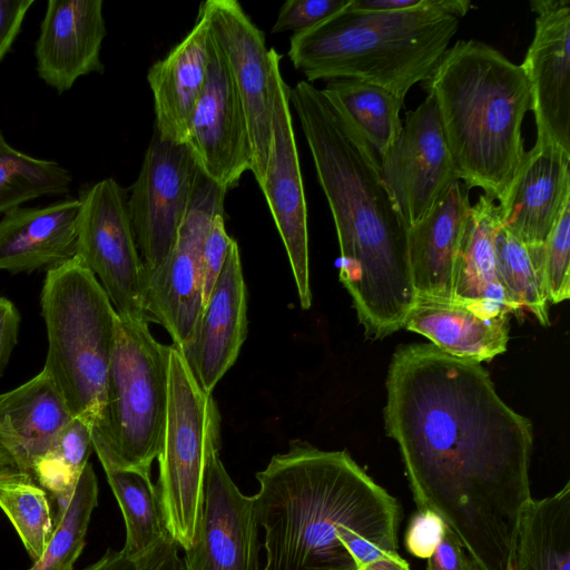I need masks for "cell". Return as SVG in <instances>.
<instances>
[{"label": "cell", "mask_w": 570, "mask_h": 570, "mask_svg": "<svg viewBox=\"0 0 570 570\" xmlns=\"http://www.w3.org/2000/svg\"><path fill=\"white\" fill-rule=\"evenodd\" d=\"M383 413L419 510L443 520L473 570H510L532 499L531 422L502 401L481 363L430 343L395 351Z\"/></svg>", "instance_id": "6da1fadb"}, {"label": "cell", "mask_w": 570, "mask_h": 570, "mask_svg": "<svg viewBox=\"0 0 570 570\" xmlns=\"http://www.w3.org/2000/svg\"><path fill=\"white\" fill-rule=\"evenodd\" d=\"M336 228L340 281L371 340L404 326L416 302L409 229L371 147L306 80L289 90Z\"/></svg>", "instance_id": "7a4b0ae2"}, {"label": "cell", "mask_w": 570, "mask_h": 570, "mask_svg": "<svg viewBox=\"0 0 570 570\" xmlns=\"http://www.w3.org/2000/svg\"><path fill=\"white\" fill-rule=\"evenodd\" d=\"M256 479L257 519L265 531L262 570H355L338 540L342 529L397 552L399 502L346 451L295 441Z\"/></svg>", "instance_id": "3957f363"}, {"label": "cell", "mask_w": 570, "mask_h": 570, "mask_svg": "<svg viewBox=\"0 0 570 570\" xmlns=\"http://www.w3.org/2000/svg\"><path fill=\"white\" fill-rule=\"evenodd\" d=\"M423 87L434 98L458 179L500 202L525 154L521 127L531 92L521 65L484 42L458 40Z\"/></svg>", "instance_id": "277c9868"}, {"label": "cell", "mask_w": 570, "mask_h": 570, "mask_svg": "<svg viewBox=\"0 0 570 570\" xmlns=\"http://www.w3.org/2000/svg\"><path fill=\"white\" fill-rule=\"evenodd\" d=\"M471 7L466 0H424L413 9L374 11L351 0L312 29L293 33L287 55L309 83L361 80L404 100L430 78Z\"/></svg>", "instance_id": "5b68a950"}, {"label": "cell", "mask_w": 570, "mask_h": 570, "mask_svg": "<svg viewBox=\"0 0 570 570\" xmlns=\"http://www.w3.org/2000/svg\"><path fill=\"white\" fill-rule=\"evenodd\" d=\"M40 304L48 337L42 371L72 416L94 426L104 404L118 314L77 256L47 271Z\"/></svg>", "instance_id": "8992f818"}, {"label": "cell", "mask_w": 570, "mask_h": 570, "mask_svg": "<svg viewBox=\"0 0 570 570\" xmlns=\"http://www.w3.org/2000/svg\"><path fill=\"white\" fill-rule=\"evenodd\" d=\"M145 318L118 316L104 404L92 444L104 469L150 470L167 416L170 345L159 343Z\"/></svg>", "instance_id": "52a82bcc"}, {"label": "cell", "mask_w": 570, "mask_h": 570, "mask_svg": "<svg viewBox=\"0 0 570 570\" xmlns=\"http://www.w3.org/2000/svg\"><path fill=\"white\" fill-rule=\"evenodd\" d=\"M219 412L185 357L169 350L168 403L159 463V491L168 532L184 551L202 520L205 483L212 456L219 452Z\"/></svg>", "instance_id": "ba28073f"}, {"label": "cell", "mask_w": 570, "mask_h": 570, "mask_svg": "<svg viewBox=\"0 0 570 570\" xmlns=\"http://www.w3.org/2000/svg\"><path fill=\"white\" fill-rule=\"evenodd\" d=\"M125 196L114 178L82 188L75 256L96 276L118 316L149 322L144 309L145 268Z\"/></svg>", "instance_id": "9c48e42d"}, {"label": "cell", "mask_w": 570, "mask_h": 570, "mask_svg": "<svg viewBox=\"0 0 570 570\" xmlns=\"http://www.w3.org/2000/svg\"><path fill=\"white\" fill-rule=\"evenodd\" d=\"M226 193L200 174L175 245L145 285L149 322L160 324L179 351L193 341L203 311V245L213 217L224 213Z\"/></svg>", "instance_id": "30bf717a"}, {"label": "cell", "mask_w": 570, "mask_h": 570, "mask_svg": "<svg viewBox=\"0 0 570 570\" xmlns=\"http://www.w3.org/2000/svg\"><path fill=\"white\" fill-rule=\"evenodd\" d=\"M200 174L186 144L155 135L127 198L146 282L171 252Z\"/></svg>", "instance_id": "8fae6325"}, {"label": "cell", "mask_w": 570, "mask_h": 570, "mask_svg": "<svg viewBox=\"0 0 570 570\" xmlns=\"http://www.w3.org/2000/svg\"><path fill=\"white\" fill-rule=\"evenodd\" d=\"M272 140L261 186L283 240L302 308L312 304L307 206L289 107V90L281 72L282 55L269 49Z\"/></svg>", "instance_id": "7c38bea8"}, {"label": "cell", "mask_w": 570, "mask_h": 570, "mask_svg": "<svg viewBox=\"0 0 570 570\" xmlns=\"http://www.w3.org/2000/svg\"><path fill=\"white\" fill-rule=\"evenodd\" d=\"M198 11L205 14L238 90L250 139V171L261 187L272 140L271 58L265 33L236 0H207Z\"/></svg>", "instance_id": "4fadbf2b"}, {"label": "cell", "mask_w": 570, "mask_h": 570, "mask_svg": "<svg viewBox=\"0 0 570 570\" xmlns=\"http://www.w3.org/2000/svg\"><path fill=\"white\" fill-rule=\"evenodd\" d=\"M382 180L409 226L424 218L459 180L434 98L406 112L396 142L380 159Z\"/></svg>", "instance_id": "5bb4252c"}, {"label": "cell", "mask_w": 570, "mask_h": 570, "mask_svg": "<svg viewBox=\"0 0 570 570\" xmlns=\"http://www.w3.org/2000/svg\"><path fill=\"white\" fill-rule=\"evenodd\" d=\"M186 145L202 174L226 190L250 170L252 147L244 107L210 33L206 82L193 112Z\"/></svg>", "instance_id": "9a60e30c"}, {"label": "cell", "mask_w": 570, "mask_h": 570, "mask_svg": "<svg viewBox=\"0 0 570 570\" xmlns=\"http://www.w3.org/2000/svg\"><path fill=\"white\" fill-rule=\"evenodd\" d=\"M255 498L230 479L219 452L209 462L202 520L185 551L186 570H262Z\"/></svg>", "instance_id": "2e32d148"}, {"label": "cell", "mask_w": 570, "mask_h": 570, "mask_svg": "<svg viewBox=\"0 0 570 570\" xmlns=\"http://www.w3.org/2000/svg\"><path fill=\"white\" fill-rule=\"evenodd\" d=\"M533 39L521 67L530 85L537 141L570 153V2L532 0Z\"/></svg>", "instance_id": "e0dca14e"}, {"label": "cell", "mask_w": 570, "mask_h": 570, "mask_svg": "<svg viewBox=\"0 0 570 570\" xmlns=\"http://www.w3.org/2000/svg\"><path fill=\"white\" fill-rule=\"evenodd\" d=\"M101 0H50L35 46L37 73L58 94L82 76L104 72L107 33Z\"/></svg>", "instance_id": "ac0fdd59"}, {"label": "cell", "mask_w": 570, "mask_h": 570, "mask_svg": "<svg viewBox=\"0 0 570 570\" xmlns=\"http://www.w3.org/2000/svg\"><path fill=\"white\" fill-rule=\"evenodd\" d=\"M570 153L535 141L525 151L503 198L501 226L524 246L543 245L570 202Z\"/></svg>", "instance_id": "d6986e66"}, {"label": "cell", "mask_w": 570, "mask_h": 570, "mask_svg": "<svg viewBox=\"0 0 570 570\" xmlns=\"http://www.w3.org/2000/svg\"><path fill=\"white\" fill-rule=\"evenodd\" d=\"M246 285L237 242L206 302L193 341L180 353L202 389L212 393L235 363L247 333ZM178 350V348H177Z\"/></svg>", "instance_id": "ffe728a7"}, {"label": "cell", "mask_w": 570, "mask_h": 570, "mask_svg": "<svg viewBox=\"0 0 570 570\" xmlns=\"http://www.w3.org/2000/svg\"><path fill=\"white\" fill-rule=\"evenodd\" d=\"M208 61L209 28L205 14L198 11L185 38L148 69L159 139L186 144L193 112L206 82Z\"/></svg>", "instance_id": "44dd1931"}, {"label": "cell", "mask_w": 570, "mask_h": 570, "mask_svg": "<svg viewBox=\"0 0 570 570\" xmlns=\"http://www.w3.org/2000/svg\"><path fill=\"white\" fill-rule=\"evenodd\" d=\"M469 188L455 180L429 214L409 229L416 299L452 302L455 257L471 209Z\"/></svg>", "instance_id": "7402d4cb"}, {"label": "cell", "mask_w": 570, "mask_h": 570, "mask_svg": "<svg viewBox=\"0 0 570 570\" xmlns=\"http://www.w3.org/2000/svg\"><path fill=\"white\" fill-rule=\"evenodd\" d=\"M78 198L42 207H16L0 219V269H50L76 255Z\"/></svg>", "instance_id": "603a6c76"}, {"label": "cell", "mask_w": 570, "mask_h": 570, "mask_svg": "<svg viewBox=\"0 0 570 570\" xmlns=\"http://www.w3.org/2000/svg\"><path fill=\"white\" fill-rule=\"evenodd\" d=\"M72 417L62 396L41 371L0 394V455L30 474L35 462L53 446Z\"/></svg>", "instance_id": "cb8c5ba5"}, {"label": "cell", "mask_w": 570, "mask_h": 570, "mask_svg": "<svg viewBox=\"0 0 570 570\" xmlns=\"http://www.w3.org/2000/svg\"><path fill=\"white\" fill-rule=\"evenodd\" d=\"M500 225L499 205L481 195L471 206L453 268L452 303L487 318L522 311L498 275L493 240Z\"/></svg>", "instance_id": "d4e9b609"}, {"label": "cell", "mask_w": 570, "mask_h": 570, "mask_svg": "<svg viewBox=\"0 0 570 570\" xmlns=\"http://www.w3.org/2000/svg\"><path fill=\"white\" fill-rule=\"evenodd\" d=\"M403 327L446 354L481 363L507 351L510 326L509 315L487 318L452 302L416 299Z\"/></svg>", "instance_id": "484cf974"}, {"label": "cell", "mask_w": 570, "mask_h": 570, "mask_svg": "<svg viewBox=\"0 0 570 570\" xmlns=\"http://www.w3.org/2000/svg\"><path fill=\"white\" fill-rule=\"evenodd\" d=\"M510 570H570V482L524 505Z\"/></svg>", "instance_id": "4316f807"}, {"label": "cell", "mask_w": 570, "mask_h": 570, "mask_svg": "<svg viewBox=\"0 0 570 570\" xmlns=\"http://www.w3.org/2000/svg\"><path fill=\"white\" fill-rule=\"evenodd\" d=\"M332 108L371 147L379 160L396 142L404 100L379 86L354 79H336L321 89Z\"/></svg>", "instance_id": "83f0119b"}, {"label": "cell", "mask_w": 570, "mask_h": 570, "mask_svg": "<svg viewBox=\"0 0 570 570\" xmlns=\"http://www.w3.org/2000/svg\"><path fill=\"white\" fill-rule=\"evenodd\" d=\"M121 510L126 541L121 549L130 559H138L170 535L157 485L150 470L104 469Z\"/></svg>", "instance_id": "f1b7e54d"}, {"label": "cell", "mask_w": 570, "mask_h": 570, "mask_svg": "<svg viewBox=\"0 0 570 570\" xmlns=\"http://www.w3.org/2000/svg\"><path fill=\"white\" fill-rule=\"evenodd\" d=\"M52 505L49 494L30 474L0 455V509L33 562L41 558L53 533Z\"/></svg>", "instance_id": "f546056e"}, {"label": "cell", "mask_w": 570, "mask_h": 570, "mask_svg": "<svg viewBox=\"0 0 570 570\" xmlns=\"http://www.w3.org/2000/svg\"><path fill=\"white\" fill-rule=\"evenodd\" d=\"M493 245L498 275L507 294L521 309H528L542 325H549L544 244L524 246L500 225Z\"/></svg>", "instance_id": "4dcf8cb0"}, {"label": "cell", "mask_w": 570, "mask_h": 570, "mask_svg": "<svg viewBox=\"0 0 570 570\" xmlns=\"http://www.w3.org/2000/svg\"><path fill=\"white\" fill-rule=\"evenodd\" d=\"M71 181L68 169L13 148L0 131V216L35 198L66 195Z\"/></svg>", "instance_id": "1f68e13d"}, {"label": "cell", "mask_w": 570, "mask_h": 570, "mask_svg": "<svg viewBox=\"0 0 570 570\" xmlns=\"http://www.w3.org/2000/svg\"><path fill=\"white\" fill-rule=\"evenodd\" d=\"M97 504L98 482L92 465L88 463L62 517L56 522L43 554L29 570H73Z\"/></svg>", "instance_id": "d6a6232c"}, {"label": "cell", "mask_w": 570, "mask_h": 570, "mask_svg": "<svg viewBox=\"0 0 570 570\" xmlns=\"http://www.w3.org/2000/svg\"><path fill=\"white\" fill-rule=\"evenodd\" d=\"M570 202L544 243L543 273L548 301L558 304L570 297Z\"/></svg>", "instance_id": "836d02e7"}, {"label": "cell", "mask_w": 570, "mask_h": 570, "mask_svg": "<svg viewBox=\"0 0 570 570\" xmlns=\"http://www.w3.org/2000/svg\"><path fill=\"white\" fill-rule=\"evenodd\" d=\"M178 548L168 535L138 559L128 558L122 550L108 549L101 558L82 570H186Z\"/></svg>", "instance_id": "e575fe53"}, {"label": "cell", "mask_w": 570, "mask_h": 570, "mask_svg": "<svg viewBox=\"0 0 570 570\" xmlns=\"http://www.w3.org/2000/svg\"><path fill=\"white\" fill-rule=\"evenodd\" d=\"M351 0H288L279 8L272 33L312 29L343 10Z\"/></svg>", "instance_id": "d590c367"}, {"label": "cell", "mask_w": 570, "mask_h": 570, "mask_svg": "<svg viewBox=\"0 0 570 570\" xmlns=\"http://www.w3.org/2000/svg\"><path fill=\"white\" fill-rule=\"evenodd\" d=\"M233 242L225 228L224 213L216 214L210 222L202 253L203 308L223 269Z\"/></svg>", "instance_id": "8d00e7d4"}, {"label": "cell", "mask_w": 570, "mask_h": 570, "mask_svg": "<svg viewBox=\"0 0 570 570\" xmlns=\"http://www.w3.org/2000/svg\"><path fill=\"white\" fill-rule=\"evenodd\" d=\"M52 450L72 471L81 474L94 450L92 426L73 416L59 432Z\"/></svg>", "instance_id": "74e56055"}, {"label": "cell", "mask_w": 570, "mask_h": 570, "mask_svg": "<svg viewBox=\"0 0 570 570\" xmlns=\"http://www.w3.org/2000/svg\"><path fill=\"white\" fill-rule=\"evenodd\" d=\"M445 529L443 520L429 510H417L405 532L407 551L422 559H428L439 546Z\"/></svg>", "instance_id": "f35d334b"}, {"label": "cell", "mask_w": 570, "mask_h": 570, "mask_svg": "<svg viewBox=\"0 0 570 570\" xmlns=\"http://www.w3.org/2000/svg\"><path fill=\"white\" fill-rule=\"evenodd\" d=\"M426 570H473L461 542L446 525L439 546L428 558Z\"/></svg>", "instance_id": "ab89813d"}, {"label": "cell", "mask_w": 570, "mask_h": 570, "mask_svg": "<svg viewBox=\"0 0 570 570\" xmlns=\"http://www.w3.org/2000/svg\"><path fill=\"white\" fill-rule=\"evenodd\" d=\"M35 0H0V62L17 39Z\"/></svg>", "instance_id": "60d3db41"}, {"label": "cell", "mask_w": 570, "mask_h": 570, "mask_svg": "<svg viewBox=\"0 0 570 570\" xmlns=\"http://www.w3.org/2000/svg\"><path fill=\"white\" fill-rule=\"evenodd\" d=\"M20 315L13 303L0 297V376L18 343Z\"/></svg>", "instance_id": "b9f144b4"}, {"label": "cell", "mask_w": 570, "mask_h": 570, "mask_svg": "<svg viewBox=\"0 0 570 570\" xmlns=\"http://www.w3.org/2000/svg\"><path fill=\"white\" fill-rule=\"evenodd\" d=\"M355 570H410V566L397 552H386L357 566Z\"/></svg>", "instance_id": "7bdbcfd3"}]
</instances>
